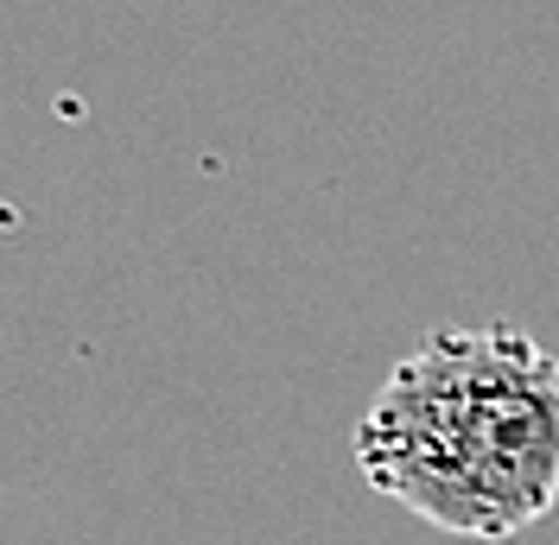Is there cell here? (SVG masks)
Masks as SVG:
<instances>
[{
    "mask_svg": "<svg viewBox=\"0 0 559 545\" xmlns=\"http://www.w3.org/2000/svg\"><path fill=\"white\" fill-rule=\"evenodd\" d=\"M362 482L452 540L502 545L559 501V355L515 324H439L356 419Z\"/></svg>",
    "mask_w": 559,
    "mask_h": 545,
    "instance_id": "obj_1",
    "label": "cell"
}]
</instances>
